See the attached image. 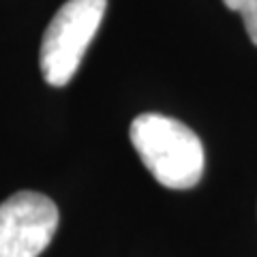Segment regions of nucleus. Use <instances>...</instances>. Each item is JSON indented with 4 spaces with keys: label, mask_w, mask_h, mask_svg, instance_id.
<instances>
[{
    "label": "nucleus",
    "mask_w": 257,
    "mask_h": 257,
    "mask_svg": "<svg viewBox=\"0 0 257 257\" xmlns=\"http://www.w3.org/2000/svg\"><path fill=\"white\" fill-rule=\"evenodd\" d=\"M128 138L146 170L167 189H191L204 176V144L180 120L142 114L131 122Z\"/></svg>",
    "instance_id": "nucleus-1"
},
{
    "label": "nucleus",
    "mask_w": 257,
    "mask_h": 257,
    "mask_svg": "<svg viewBox=\"0 0 257 257\" xmlns=\"http://www.w3.org/2000/svg\"><path fill=\"white\" fill-rule=\"evenodd\" d=\"M107 0H67L45 28L39 64L50 86H67L105 15Z\"/></svg>",
    "instance_id": "nucleus-2"
},
{
    "label": "nucleus",
    "mask_w": 257,
    "mask_h": 257,
    "mask_svg": "<svg viewBox=\"0 0 257 257\" xmlns=\"http://www.w3.org/2000/svg\"><path fill=\"white\" fill-rule=\"evenodd\" d=\"M58 229V208L43 193L20 191L0 204V257H39Z\"/></svg>",
    "instance_id": "nucleus-3"
},
{
    "label": "nucleus",
    "mask_w": 257,
    "mask_h": 257,
    "mask_svg": "<svg viewBox=\"0 0 257 257\" xmlns=\"http://www.w3.org/2000/svg\"><path fill=\"white\" fill-rule=\"evenodd\" d=\"M231 11L242 15L248 39L257 45V0H223Z\"/></svg>",
    "instance_id": "nucleus-4"
}]
</instances>
